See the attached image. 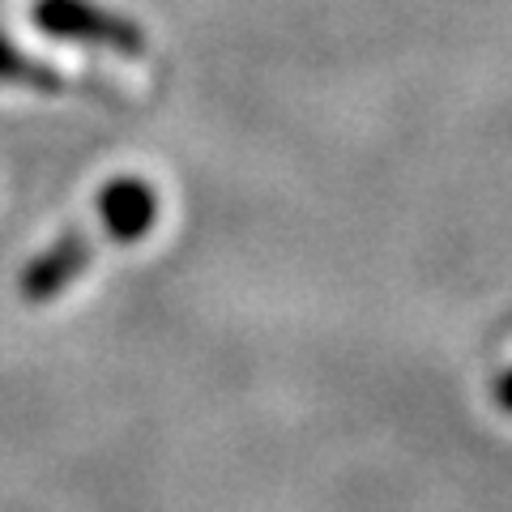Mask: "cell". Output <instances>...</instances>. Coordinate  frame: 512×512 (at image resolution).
<instances>
[{
  "label": "cell",
  "instance_id": "obj_2",
  "mask_svg": "<svg viewBox=\"0 0 512 512\" xmlns=\"http://www.w3.org/2000/svg\"><path fill=\"white\" fill-rule=\"evenodd\" d=\"M99 218L103 227L111 231V239H120V244H133L141 239L154 218H158V197L146 180H116L99 192Z\"/></svg>",
  "mask_w": 512,
  "mask_h": 512
},
{
  "label": "cell",
  "instance_id": "obj_1",
  "mask_svg": "<svg viewBox=\"0 0 512 512\" xmlns=\"http://www.w3.org/2000/svg\"><path fill=\"white\" fill-rule=\"evenodd\" d=\"M35 26L52 39L107 47V52H120V56L146 52V30L133 26L128 18H120V13L90 5V0H39Z\"/></svg>",
  "mask_w": 512,
  "mask_h": 512
},
{
  "label": "cell",
  "instance_id": "obj_5",
  "mask_svg": "<svg viewBox=\"0 0 512 512\" xmlns=\"http://www.w3.org/2000/svg\"><path fill=\"white\" fill-rule=\"evenodd\" d=\"M495 397H500V406L512 414V367H508L500 380H495Z\"/></svg>",
  "mask_w": 512,
  "mask_h": 512
},
{
  "label": "cell",
  "instance_id": "obj_4",
  "mask_svg": "<svg viewBox=\"0 0 512 512\" xmlns=\"http://www.w3.org/2000/svg\"><path fill=\"white\" fill-rule=\"evenodd\" d=\"M0 82H22V86H43V90H56L60 77L47 69V64L22 56L9 39H0Z\"/></svg>",
  "mask_w": 512,
  "mask_h": 512
},
{
  "label": "cell",
  "instance_id": "obj_3",
  "mask_svg": "<svg viewBox=\"0 0 512 512\" xmlns=\"http://www.w3.org/2000/svg\"><path fill=\"white\" fill-rule=\"evenodd\" d=\"M86 265H90V244H86V235H82V231L60 235L56 244L26 269L22 291H26V299H52V295H60L69 282L82 278Z\"/></svg>",
  "mask_w": 512,
  "mask_h": 512
}]
</instances>
